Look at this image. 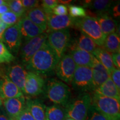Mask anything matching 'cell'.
I'll list each match as a JSON object with an SVG mask.
<instances>
[{
  "label": "cell",
  "instance_id": "obj_1",
  "mask_svg": "<svg viewBox=\"0 0 120 120\" xmlns=\"http://www.w3.org/2000/svg\"><path fill=\"white\" fill-rule=\"evenodd\" d=\"M58 61L56 53L46 41L27 64L26 67L30 72L47 75L55 70Z\"/></svg>",
  "mask_w": 120,
  "mask_h": 120
},
{
  "label": "cell",
  "instance_id": "obj_2",
  "mask_svg": "<svg viewBox=\"0 0 120 120\" xmlns=\"http://www.w3.org/2000/svg\"><path fill=\"white\" fill-rule=\"evenodd\" d=\"M92 103L91 96L87 92H82L70 100L64 107L66 118L75 120H86L88 109Z\"/></svg>",
  "mask_w": 120,
  "mask_h": 120
},
{
  "label": "cell",
  "instance_id": "obj_3",
  "mask_svg": "<svg viewBox=\"0 0 120 120\" xmlns=\"http://www.w3.org/2000/svg\"><path fill=\"white\" fill-rule=\"evenodd\" d=\"M91 98L92 105L100 113L109 120H120V101L104 96L96 92H93Z\"/></svg>",
  "mask_w": 120,
  "mask_h": 120
},
{
  "label": "cell",
  "instance_id": "obj_4",
  "mask_svg": "<svg viewBox=\"0 0 120 120\" xmlns=\"http://www.w3.org/2000/svg\"><path fill=\"white\" fill-rule=\"evenodd\" d=\"M74 26L91 38L98 46H103L106 36L103 34L96 18L86 16L76 19Z\"/></svg>",
  "mask_w": 120,
  "mask_h": 120
},
{
  "label": "cell",
  "instance_id": "obj_5",
  "mask_svg": "<svg viewBox=\"0 0 120 120\" xmlns=\"http://www.w3.org/2000/svg\"><path fill=\"white\" fill-rule=\"evenodd\" d=\"M45 91L47 97L55 104L65 107L70 100L71 91L66 84L56 79L48 81Z\"/></svg>",
  "mask_w": 120,
  "mask_h": 120
},
{
  "label": "cell",
  "instance_id": "obj_6",
  "mask_svg": "<svg viewBox=\"0 0 120 120\" xmlns=\"http://www.w3.org/2000/svg\"><path fill=\"white\" fill-rule=\"evenodd\" d=\"M71 39V34L68 29L49 32L47 34V41L54 51L59 60L64 55L68 47Z\"/></svg>",
  "mask_w": 120,
  "mask_h": 120
},
{
  "label": "cell",
  "instance_id": "obj_7",
  "mask_svg": "<svg viewBox=\"0 0 120 120\" xmlns=\"http://www.w3.org/2000/svg\"><path fill=\"white\" fill-rule=\"evenodd\" d=\"M71 83L74 89L82 91V92H94L92 68L77 66Z\"/></svg>",
  "mask_w": 120,
  "mask_h": 120
},
{
  "label": "cell",
  "instance_id": "obj_8",
  "mask_svg": "<svg viewBox=\"0 0 120 120\" xmlns=\"http://www.w3.org/2000/svg\"><path fill=\"white\" fill-rule=\"evenodd\" d=\"M76 66L71 55L66 54L58 61L55 69V72L57 76L63 81L71 83Z\"/></svg>",
  "mask_w": 120,
  "mask_h": 120
},
{
  "label": "cell",
  "instance_id": "obj_9",
  "mask_svg": "<svg viewBox=\"0 0 120 120\" xmlns=\"http://www.w3.org/2000/svg\"><path fill=\"white\" fill-rule=\"evenodd\" d=\"M47 34L46 32H43L23 43L21 47V57L25 65L29 62L36 52L38 51L43 46L45 42L47 41Z\"/></svg>",
  "mask_w": 120,
  "mask_h": 120
},
{
  "label": "cell",
  "instance_id": "obj_10",
  "mask_svg": "<svg viewBox=\"0 0 120 120\" xmlns=\"http://www.w3.org/2000/svg\"><path fill=\"white\" fill-rule=\"evenodd\" d=\"M22 37L19 25L12 26L4 31L2 35V42L12 54L18 53L21 47Z\"/></svg>",
  "mask_w": 120,
  "mask_h": 120
},
{
  "label": "cell",
  "instance_id": "obj_11",
  "mask_svg": "<svg viewBox=\"0 0 120 120\" xmlns=\"http://www.w3.org/2000/svg\"><path fill=\"white\" fill-rule=\"evenodd\" d=\"M45 87L44 79L41 75L27 72L23 94L31 97L37 96L43 92Z\"/></svg>",
  "mask_w": 120,
  "mask_h": 120
},
{
  "label": "cell",
  "instance_id": "obj_12",
  "mask_svg": "<svg viewBox=\"0 0 120 120\" xmlns=\"http://www.w3.org/2000/svg\"><path fill=\"white\" fill-rule=\"evenodd\" d=\"M26 98L24 96L2 100V106L9 117L14 120L25 109Z\"/></svg>",
  "mask_w": 120,
  "mask_h": 120
},
{
  "label": "cell",
  "instance_id": "obj_13",
  "mask_svg": "<svg viewBox=\"0 0 120 120\" xmlns=\"http://www.w3.org/2000/svg\"><path fill=\"white\" fill-rule=\"evenodd\" d=\"M47 28L49 32L68 29L74 26L76 19L70 17L68 15L57 16L53 13L47 15Z\"/></svg>",
  "mask_w": 120,
  "mask_h": 120
},
{
  "label": "cell",
  "instance_id": "obj_14",
  "mask_svg": "<svg viewBox=\"0 0 120 120\" xmlns=\"http://www.w3.org/2000/svg\"><path fill=\"white\" fill-rule=\"evenodd\" d=\"M27 73V71L23 66L15 64L9 66L7 68L6 76L23 94Z\"/></svg>",
  "mask_w": 120,
  "mask_h": 120
},
{
  "label": "cell",
  "instance_id": "obj_15",
  "mask_svg": "<svg viewBox=\"0 0 120 120\" xmlns=\"http://www.w3.org/2000/svg\"><path fill=\"white\" fill-rule=\"evenodd\" d=\"M23 94L6 75H0V98L1 100L23 96Z\"/></svg>",
  "mask_w": 120,
  "mask_h": 120
},
{
  "label": "cell",
  "instance_id": "obj_16",
  "mask_svg": "<svg viewBox=\"0 0 120 120\" xmlns=\"http://www.w3.org/2000/svg\"><path fill=\"white\" fill-rule=\"evenodd\" d=\"M17 25H19L22 38L25 41L31 40L43 33L41 28L25 16L19 19Z\"/></svg>",
  "mask_w": 120,
  "mask_h": 120
},
{
  "label": "cell",
  "instance_id": "obj_17",
  "mask_svg": "<svg viewBox=\"0 0 120 120\" xmlns=\"http://www.w3.org/2000/svg\"><path fill=\"white\" fill-rule=\"evenodd\" d=\"M24 16L41 28L43 32L47 30V15L42 7L38 6L27 11Z\"/></svg>",
  "mask_w": 120,
  "mask_h": 120
},
{
  "label": "cell",
  "instance_id": "obj_18",
  "mask_svg": "<svg viewBox=\"0 0 120 120\" xmlns=\"http://www.w3.org/2000/svg\"><path fill=\"white\" fill-rule=\"evenodd\" d=\"M94 91L110 78V75L102 64L95 58L92 67Z\"/></svg>",
  "mask_w": 120,
  "mask_h": 120
},
{
  "label": "cell",
  "instance_id": "obj_19",
  "mask_svg": "<svg viewBox=\"0 0 120 120\" xmlns=\"http://www.w3.org/2000/svg\"><path fill=\"white\" fill-rule=\"evenodd\" d=\"M25 107L36 120H46V106L41 100L27 98Z\"/></svg>",
  "mask_w": 120,
  "mask_h": 120
},
{
  "label": "cell",
  "instance_id": "obj_20",
  "mask_svg": "<svg viewBox=\"0 0 120 120\" xmlns=\"http://www.w3.org/2000/svg\"><path fill=\"white\" fill-rule=\"evenodd\" d=\"M71 56L77 66L92 68L95 57L89 52L79 49H71Z\"/></svg>",
  "mask_w": 120,
  "mask_h": 120
},
{
  "label": "cell",
  "instance_id": "obj_21",
  "mask_svg": "<svg viewBox=\"0 0 120 120\" xmlns=\"http://www.w3.org/2000/svg\"><path fill=\"white\" fill-rule=\"evenodd\" d=\"M69 47L71 49H77L92 54L97 47V45L92 39L82 32H81L78 38L75 40L73 43L70 42Z\"/></svg>",
  "mask_w": 120,
  "mask_h": 120
},
{
  "label": "cell",
  "instance_id": "obj_22",
  "mask_svg": "<svg viewBox=\"0 0 120 120\" xmlns=\"http://www.w3.org/2000/svg\"><path fill=\"white\" fill-rule=\"evenodd\" d=\"M92 55L107 70L109 75L116 68L112 62L111 53L107 51L103 48L97 47Z\"/></svg>",
  "mask_w": 120,
  "mask_h": 120
},
{
  "label": "cell",
  "instance_id": "obj_23",
  "mask_svg": "<svg viewBox=\"0 0 120 120\" xmlns=\"http://www.w3.org/2000/svg\"><path fill=\"white\" fill-rule=\"evenodd\" d=\"M94 92L98 93L104 96L115 98L118 101L120 100V90L116 87L111 78L97 88Z\"/></svg>",
  "mask_w": 120,
  "mask_h": 120
},
{
  "label": "cell",
  "instance_id": "obj_24",
  "mask_svg": "<svg viewBox=\"0 0 120 120\" xmlns=\"http://www.w3.org/2000/svg\"><path fill=\"white\" fill-rule=\"evenodd\" d=\"M96 19L100 25L103 34L106 36L116 32L117 28L116 22L109 15L97 16Z\"/></svg>",
  "mask_w": 120,
  "mask_h": 120
},
{
  "label": "cell",
  "instance_id": "obj_25",
  "mask_svg": "<svg viewBox=\"0 0 120 120\" xmlns=\"http://www.w3.org/2000/svg\"><path fill=\"white\" fill-rule=\"evenodd\" d=\"M46 120H64L66 113L64 107L58 105H53L46 108Z\"/></svg>",
  "mask_w": 120,
  "mask_h": 120
},
{
  "label": "cell",
  "instance_id": "obj_26",
  "mask_svg": "<svg viewBox=\"0 0 120 120\" xmlns=\"http://www.w3.org/2000/svg\"><path fill=\"white\" fill-rule=\"evenodd\" d=\"M103 49L111 53L120 52V36L116 33L107 35L103 43Z\"/></svg>",
  "mask_w": 120,
  "mask_h": 120
},
{
  "label": "cell",
  "instance_id": "obj_27",
  "mask_svg": "<svg viewBox=\"0 0 120 120\" xmlns=\"http://www.w3.org/2000/svg\"><path fill=\"white\" fill-rule=\"evenodd\" d=\"M112 1L109 0H96L90 3L87 7L92 9L97 16L102 15H109L111 8Z\"/></svg>",
  "mask_w": 120,
  "mask_h": 120
},
{
  "label": "cell",
  "instance_id": "obj_28",
  "mask_svg": "<svg viewBox=\"0 0 120 120\" xmlns=\"http://www.w3.org/2000/svg\"><path fill=\"white\" fill-rule=\"evenodd\" d=\"M6 4L9 10L12 12L17 15L19 19L24 16L26 11L22 6L20 0H9L6 1Z\"/></svg>",
  "mask_w": 120,
  "mask_h": 120
},
{
  "label": "cell",
  "instance_id": "obj_29",
  "mask_svg": "<svg viewBox=\"0 0 120 120\" xmlns=\"http://www.w3.org/2000/svg\"><path fill=\"white\" fill-rule=\"evenodd\" d=\"M15 59L13 54L9 51L6 46L0 41V64L3 63H10Z\"/></svg>",
  "mask_w": 120,
  "mask_h": 120
},
{
  "label": "cell",
  "instance_id": "obj_30",
  "mask_svg": "<svg viewBox=\"0 0 120 120\" xmlns=\"http://www.w3.org/2000/svg\"><path fill=\"white\" fill-rule=\"evenodd\" d=\"M1 21L7 25L9 27L16 25L19 21V18L17 17V15L9 11L3 13L1 16Z\"/></svg>",
  "mask_w": 120,
  "mask_h": 120
},
{
  "label": "cell",
  "instance_id": "obj_31",
  "mask_svg": "<svg viewBox=\"0 0 120 120\" xmlns=\"http://www.w3.org/2000/svg\"><path fill=\"white\" fill-rule=\"evenodd\" d=\"M69 13L70 17L73 19L82 18L86 16V11L83 7L76 5L68 6Z\"/></svg>",
  "mask_w": 120,
  "mask_h": 120
},
{
  "label": "cell",
  "instance_id": "obj_32",
  "mask_svg": "<svg viewBox=\"0 0 120 120\" xmlns=\"http://www.w3.org/2000/svg\"><path fill=\"white\" fill-rule=\"evenodd\" d=\"M86 120H109V118L98 111L91 103L88 109L87 116Z\"/></svg>",
  "mask_w": 120,
  "mask_h": 120
},
{
  "label": "cell",
  "instance_id": "obj_33",
  "mask_svg": "<svg viewBox=\"0 0 120 120\" xmlns=\"http://www.w3.org/2000/svg\"><path fill=\"white\" fill-rule=\"evenodd\" d=\"M57 4V0H43L41 1L42 8L47 15L52 13L53 8Z\"/></svg>",
  "mask_w": 120,
  "mask_h": 120
},
{
  "label": "cell",
  "instance_id": "obj_34",
  "mask_svg": "<svg viewBox=\"0 0 120 120\" xmlns=\"http://www.w3.org/2000/svg\"><path fill=\"white\" fill-rule=\"evenodd\" d=\"M21 1L26 11L38 7V4H40V1L37 0H22Z\"/></svg>",
  "mask_w": 120,
  "mask_h": 120
},
{
  "label": "cell",
  "instance_id": "obj_35",
  "mask_svg": "<svg viewBox=\"0 0 120 120\" xmlns=\"http://www.w3.org/2000/svg\"><path fill=\"white\" fill-rule=\"evenodd\" d=\"M110 78L113 81L115 86L120 90V70L115 68L110 75Z\"/></svg>",
  "mask_w": 120,
  "mask_h": 120
},
{
  "label": "cell",
  "instance_id": "obj_36",
  "mask_svg": "<svg viewBox=\"0 0 120 120\" xmlns=\"http://www.w3.org/2000/svg\"><path fill=\"white\" fill-rule=\"evenodd\" d=\"M52 13L57 16H63L67 15L68 13V8L64 4H57L52 11Z\"/></svg>",
  "mask_w": 120,
  "mask_h": 120
},
{
  "label": "cell",
  "instance_id": "obj_37",
  "mask_svg": "<svg viewBox=\"0 0 120 120\" xmlns=\"http://www.w3.org/2000/svg\"><path fill=\"white\" fill-rule=\"evenodd\" d=\"M14 120H36L33 117L29 111L26 109L22 111Z\"/></svg>",
  "mask_w": 120,
  "mask_h": 120
},
{
  "label": "cell",
  "instance_id": "obj_38",
  "mask_svg": "<svg viewBox=\"0 0 120 120\" xmlns=\"http://www.w3.org/2000/svg\"><path fill=\"white\" fill-rule=\"evenodd\" d=\"M120 52L111 53L112 60L114 66L116 68H120Z\"/></svg>",
  "mask_w": 120,
  "mask_h": 120
},
{
  "label": "cell",
  "instance_id": "obj_39",
  "mask_svg": "<svg viewBox=\"0 0 120 120\" xmlns=\"http://www.w3.org/2000/svg\"><path fill=\"white\" fill-rule=\"evenodd\" d=\"M120 4L118 2L116 5H115L112 8V14H113V17H119L120 16Z\"/></svg>",
  "mask_w": 120,
  "mask_h": 120
},
{
  "label": "cell",
  "instance_id": "obj_40",
  "mask_svg": "<svg viewBox=\"0 0 120 120\" xmlns=\"http://www.w3.org/2000/svg\"><path fill=\"white\" fill-rule=\"evenodd\" d=\"M8 27H9L7 25H6L5 23H4L1 21V19H0V41H2V35L4 34V31Z\"/></svg>",
  "mask_w": 120,
  "mask_h": 120
},
{
  "label": "cell",
  "instance_id": "obj_41",
  "mask_svg": "<svg viewBox=\"0 0 120 120\" xmlns=\"http://www.w3.org/2000/svg\"><path fill=\"white\" fill-rule=\"evenodd\" d=\"M10 11L8 7L6 4H4V5L0 6V15H2L3 13L6 12Z\"/></svg>",
  "mask_w": 120,
  "mask_h": 120
},
{
  "label": "cell",
  "instance_id": "obj_42",
  "mask_svg": "<svg viewBox=\"0 0 120 120\" xmlns=\"http://www.w3.org/2000/svg\"><path fill=\"white\" fill-rule=\"evenodd\" d=\"M0 120H13L11 118H10L9 117L7 116L6 114L2 113V112H1L0 113Z\"/></svg>",
  "mask_w": 120,
  "mask_h": 120
},
{
  "label": "cell",
  "instance_id": "obj_43",
  "mask_svg": "<svg viewBox=\"0 0 120 120\" xmlns=\"http://www.w3.org/2000/svg\"><path fill=\"white\" fill-rule=\"evenodd\" d=\"M57 2L58 3L61 4H64H64H71L72 1H71V0H59V1H57Z\"/></svg>",
  "mask_w": 120,
  "mask_h": 120
},
{
  "label": "cell",
  "instance_id": "obj_44",
  "mask_svg": "<svg viewBox=\"0 0 120 120\" xmlns=\"http://www.w3.org/2000/svg\"><path fill=\"white\" fill-rule=\"evenodd\" d=\"M4 4H6V1H4V0H0V6L4 5Z\"/></svg>",
  "mask_w": 120,
  "mask_h": 120
},
{
  "label": "cell",
  "instance_id": "obj_45",
  "mask_svg": "<svg viewBox=\"0 0 120 120\" xmlns=\"http://www.w3.org/2000/svg\"><path fill=\"white\" fill-rule=\"evenodd\" d=\"M2 100L0 98V113L2 112Z\"/></svg>",
  "mask_w": 120,
  "mask_h": 120
},
{
  "label": "cell",
  "instance_id": "obj_46",
  "mask_svg": "<svg viewBox=\"0 0 120 120\" xmlns=\"http://www.w3.org/2000/svg\"><path fill=\"white\" fill-rule=\"evenodd\" d=\"M64 120H73V119H72V118H66Z\"/></svg>",
  "mask_w": 120,
  "mask_h": 120
},
{
  "label": "cell",
  "instance_id": "obj_47",
  "mask_svg": "<svg viewBox=\"0 0 120 120\" xmlns=\"http://www.w3.org/2000/svg\"><path fill=\"white\" fill-rule=\"evenodd\" d=\"M1 15H0V19H1Z\"/></svg>",
  "mask_w": 120,
  "mask_h": 120
}]
</instances>
